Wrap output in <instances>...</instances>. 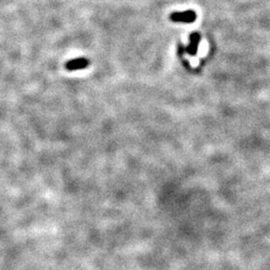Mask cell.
I'll use <instances>...</instances> for the list:
<instances>
[{
	"mask_svg": "<svg viewBox=\"0 0 270 270\" xmlns=\"http://www.w3.org/2000/svg\"><path fill=\"white\" fill-rule=\"evenodd\" d=\"M169 18L173 22L191 23L196 19V13L193 10H187V11H182V12H173Z\"/></svg>",
	"mask_w": 270,
	"mask_h": 270,
	"instance_id": "obj_1",
	"label": "cell"
},
{
	"mask_svg": "<svg viewBox=\"0 0 270 270\" xmlns=\"http://www.w3.org/2000/svg\"><path fill=\"white\" fill-rule=\"evenodd\" d=\"M89 60L86 58H75L69 60L66 64L65 67L69 71H74V70H78V69H84L89 65Z\"/></svg>",
	"mask_w": 270,
	"mask_h": 270,
	"instance_id": "obj_2",
	"label": "cell"
},
{
	"mask_svg": "<svg viewBox=\"0 0 270 270\" xmlns=\"http://www.w3.org/2000/svg\"><path fill=\"white\" fill-rule=\"evenodd\" d=\"M200 35L196 32L192 33L190 35V42H189V45L185 48V51H187L189 53V55L191 56H195L196 53H197V50H198V44H199V41H200Z\"/></svg>",
	"mask_w": 270,
	"mask_h": 270,
	"instance_id": "obj_3",
	"label": "cell"
}]
</instances>
